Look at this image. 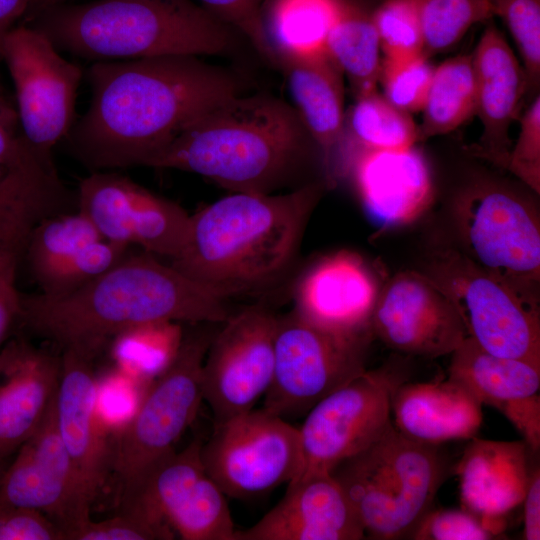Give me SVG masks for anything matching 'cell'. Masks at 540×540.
Here are the masks:
<instances>
[{"instance_id": "6da1fadb", "label": "cell", "mask_w": 540, "mask_h": 540, "mask_svg": "<svg viewBox=\"0 0 540 540\" xmlns=\"http://www.w3.org/2000/svg\"><path fill=\"white\" fill-rule=\"evenodd\" d=\"M91 99L63 140L85 167L145 166L191 121L242 94L240 77L200 56L93 62Z\"/></svg>"}, {"instance_id": "7a4b0ae2", "label": "cell", "mask_w": 540, "mask_h": 540, "mask_svg": "<svg viewBox=\"0 0 540 540\" xmlns=\"http://www.w3.org/2000/svg\"><path fill=\"white\" fill-rule=\"evenodd\" d=\"M230 297L146 252L126 255L68 294L22 296L19 321L62 350L93 360L109 340L143 325L223 323L231 315Z\"/></svg>"}, {"instance_id": "3957f363", "label": "cell", "mask_w": 540, "mask_h": 540, "mask_svg": "<svg viewBox=\"0 0 540 540\" xmlns=\"http://www.w3.org/2000/svg\"><path fill=\"white\" fill-rule=\"evenodd\" d=\"M314 154L320 157L291 104L242 93L191 121L145 166L195 173L232 192L270 194Z\"/></svg>"}, {"instance_id": "277c9868", "label": "cell", "mask_w": 540, "mask_h": 540, "mask_svg": "<svg viewBox=\"0 0 540 540\" xmlns=\"http://www.w3.org/2000/svg\"><path fill=\"white\" fill-rule=\"evenodd\" d=\"M304 184L284 194L233 192L190 215L172 266L231 296L275 278L289 263L326 187Z\"/></svg>"}, {"instance_id": "5b68a950", "label": "cell", "mask_w": 540, "mask_h": 540, "mask_svg": "<svg viewBox=\"0 0 540 540\" xmlns=\"http://www.w3.org/2000/svg\"><path fill=\"white\" fill-rule=\"evenodd\" d=\"M34 19L59 51L93 62L222 55L240 34L193 0H97L60 4Z\"/></svg>"}, {"instance_id": "8992f818", "label": "cell", "mask_w": 540, "mask_h": 540, "mask_svg": "<svg viewBox=\"0 0 540 540\" xmlns=\"http://www.w3.org/2000/svg\"><path fill=\"white\" fill-rule=\"evenodd\" d=\"M447 473L438 446L415 442L393 425L330 474L347 495L366 538L409 536L431 504Z\"/></svg>"}, {"instance_id": "52a82bcc", "label": "cell", "mask_w": 540, "mask_h": 540, "mask_svg": "<svg viewBox=\"0 0 540 540\" xmlns=\"http://www.w3.org/2000/svg\"><path fill=\"white\" fill-rule=\"evenodd\" d=\"M476 173L452 201L457 247L477 265L539 303L540 221L532 190Z\"/></svg>"}, {"instance_id": "ba28073f", "label": "cell", "mask_w": 540, "mask_h": 540, "mask_svg": "<svg viewBox=\"0 0 540 540\" xmlns=\"http://www.w3.org/2000/svg\"><path fill=\"white\" fill-rule=\"evenodd\" d=\"M453 304L484 350L540 367L539 303L486 271L457 247L432 250L420 271Z\"/></svg>"}, {"instance_id": "9c48e42d", "label": "cell", "mask_w": 540, "mask_h": 540, "mask_svg": "<svg viewBox=\"0 0 540 540\" xmlns=\"http://www.w3.org/2000/svg\"><path fill=\"white\" fill-rule=\"evenodd\" d=\"M212 336L184 337L171 362L158 373L136 412L111 444V471L120 497L135 489L150 470L174 451L195 420L201 402V371Z\"/></svg>"}, {"instance_id": "30bf717a", "label": "cell", "mask_w": 540, "mask_h": 540, "mask_svg": "<svg viewBox=\"0 0 540 540\" xmlns=\"http://www.w3.org/2000/svg\"><path fill=\"white\" fill-rule=\"evenodd\" d=\"M373 338L322 330L295 311L278 318L273 377L262 408L286 420L305 416L366 370Z\"/></svg>"}, {"instance_id": "8fae6325", "label": "cell", "mask_w": 540, "mask_h": 540, "mask_svg": "<svg viewBox=\"0 0 540 540\" xmlns=\"http://www.w3.org/2000/svg\"><path fill=\"white\" fill-rule=\"evenodd\" d=\"M0 60L6 63L14 83L24 141L42 161L55 164L53 149L76 120L81 67L64 58L44 33L24 25L6 34Z\"/></svg>"}, {"instance_id": "7c38bea8", "label": "cell", "mask_w": 540, "mask_h": 540, "mask_svg": "<svg viewBox=\"0 0 540 540\" xmlns=\"http://www.w3.org/2000/svg\"><path fill=\"white\" fill-rule=\"evenodd\" d=\"M203 465L222 492L246 499L294 481L302 465L299 428L264 408L215 423L201 446Z\"/></svg>"}, {"instance_id": "4fadbf2b", "label": "cell", "mask_w": 540, "mask_h": 540, "mask_svg": "<svg viewBox=\"0 0 540 540\" xmlns=\"http://www.w3.org/2000/svg\"><path fill=\"white\" fill-rule=\"evenodd\" d=\"M405 381L395 365L366 369L312 407L299 427L301 469L288 485L330 473L376 441L392 424V397Z\"/></svg>"}, {"instance_id": "5bb4252c", "label": "cell", "mask_w": 540, "mask_h": 540, "mask_svg": "<svg viewBox=\"0 0 540 540\" xmlns=\"http://www.w3.org/2000/svg\"><path fill=\"white\" fill-rule=\"evenodd\" d=\"M202 443L195 438L164 457L120 497V508L168 524L183 540H233L236 529L226 495L203 465Z\"/></svg>"}, {"instance_id": "9a60e30c", "label": "cell", "mask_w": 540, "mask_h": 540, "mask_svg": "<svg viewBox=\"0 0 540 540\" xmlns=\"http://www.w3.org/2000/svg\"><path fill=\"white\" fill-rule=\"evenodd\" d=\"M278 317L262 306L231 314L212 337L201 371L215 423L254 408L273 377Z\"/></svg>"}, {"instance_id": "2e32d148", "label": "cell", "mask_w": 540, "mask_h": 540, "mask_svg": "<svg viewBox=\"0 0 540 540\" xmlns=\"http://www.w3.org/2000/svg\"><path fill=\"white\" fill-rule=\"evenodd\" d=\"M77 204L100 234L113 243L137 245L171 260L182 251L190 215L126 176L92 172L80 181Z\"/></svg>"}, {"instance_id": "e0dca14e", "label": "cell", "mask_w": 540, "mask_h": 540, "mask_svg": "<svg viewBox=\"0 0 540 540\" xmlns=\"http://www.w3.org/2000/svg\"><path fill=\"white\" fill-rule=\"evenodd\" d=\"M374 338L399 353L437 358L467 337L451 301L420 271H401L381 287L371 318Z\"/></svg>"}, {"instance_id": "ac0fdd59", "label": "cell", "mask_w": 540, "mask_h": 540, "mask_svg": "<svg viewBox=\"0 0 540 540\" xmlns=\"http://www.w3.org/2000/svg\"><path fill=\"white\" fill-rule=\"evenodd\" d=\"M55 403L56 396L39 428L1 476L0 503L43 512L67 540L70 531L90 518V506L59 435Z\"/></svg>"}, {"instance_id": "d6986e66", "label": "cell", "mask_w": 540, "mask_h": 540, "mask_svg": "<svg viewBox=\"0 0 540 540\" xmlns=\"http://www.w3.org/2000/svg\"><path fill=\"white\" fill-rule=\"evenodd\" d=\"M25 248L41 293L60 296L118 264L127 255L128 247L105 239L77 210L41 218L31 229Z\"/></svg>"}, {"instance_id": "ffe728a7", "label": "cell", "mask_w": 540, "mask_h": 540, "mask_svg": "<svg viewBox=\"0 0 540 540\" xmlns=\"http://www.w3.org/2000/svg\"><path fill=\"white\" fill-rule=\"evenodd\" d=\"M365 260L349 250L322 258L301 280L294 311L322 330L346 336L372 334L371 318L380 292Z\"/></svg>"}, {"instance_id": "44dd1931", "label": "cell", "mask_w": 540, "mask_h": 540, "mask_svg": "<svg viewBox=\"0 0 540 540\" xmlns=\"http://www.w3.org/2000/svg\"><path fill=\"white\" fill-rule=\"evenodd\" d=\"M475 81V116L483 131L477 143L466 148L474 157L505 169L512 142L511 124L517 120L527 96L523 66L507 40L490 20L471 53Z\"/></svg>"}, {"instance_id": "7402d4cb", "label": "cell", "mask_w": 540, "mask_h": 540, "mask_svg": "<svg viewBox=\"0 0 540 540\" xmlns=\"http://www.w3.org/2000/svg\"><path fill=\"white\" fill-rule=\"evenodd\" d=\"M348 170L366 211L385 227L419 219L434 199V182L423 152L354 149Z\"/></svg>"}, {"instance_id": "603a6c76", "label": "cell", "mask_w": 540, "mask_h": 540, "mask_svg": "<svg viewBox=\"0 0 540 540\" xmlns=\"http://www.w3.org/2000/svg\"><path fill=\"white\" fill-rule=\"evenodd\" d=\"M56 394L58 432L85 502L91 506L111 470V444L100 430L92 360L62 350Z\"/></svg>"}, {"instance_id": "cb8c5ba5", "label": "cell", "mask_w": 540, "mask_h": 540, "mask_svg": "<svg viewBox=\"0 0 540 540\" xmlns=\"http://www.w3.org/2000/svg\"><path fill=\"white\" fill-rule=\"evenodd\" d=\"M363 527L337 480L316 474L287 485L284 497L233 540H360Z\"/></svg>"}, {"instance_id": "d4e9b609", "label": "cell", "mask_w": 540, "mask_h": 540, "mask_svg": "<svg viewBox=\"0 0 540 540\" xmlns=\"http://www.w3.org/2000/svg\"><path fill=\"white\" fill-rule=\"evenodd\" d=\"M521 441L472 438L456 466L461 507L476 516L495 537L506 528V517L522 504L532 473Z\"/></svg>"}, {"instance_id": "484cf974", "label": "cell", "mask_w": 540, "mask_h": 540, "mask_svg": "<svg viewBox=\"0 0 540 540\" xmlns=\"http://www.w3.org/2000/svg\"><path fill=\"white\" fill-rule=\"evenodd\" d=\"M61 360L22 337L0 349V461L41 425L55 396Z\"/></svg>"}, {"instance_id": "4316f807", "label": "cell", "mask_w": 540, "mask_h": 540, "mask_svg": "<svg viewBox=\"0 0 540 540\" xmlns=\"http://www.w3.org/2000/svg\"><path fill=\"white\" fill-rule=\"evenodd\" d=\"M293 107L315 142L327 186H333L344 129L343 74L325 51L280 58Z\"/></svg>"}, {"instance_id": "83f0119b", "label": "cell", "mask_w": 540, "mask_h": 540, "mask_svg": "<svg viewBox=\"0 0 540 540\" xmlns=\"http://www.w3.org/2000/svg\"><path fill=\"white\" fill-rule=\"evenodd\" d=\"M394 427L419 443L436 445L474 438L482 424L481 403L447 378L400 384L391 401Z\"/></svg>"}, {"instance_id": "f1b7e54d", "label": "cell", "mask_w": 540, "mask_h": 540, "mask_svg": "<svg viewBox=\"0 0 540 540\" xmlns=\"http://www.w3.org/2000/svg\"><path fill=\"white\" fill-rule=\"evenodd\" d=\"M448 378L468 390L481 405H502L537 394L540 367L494 355L467 336L451 353Z\"/></svg>"}, {"instance_id": "f546056e", "label": "cell", "mask_w": 540, "mask_h": 540, "mask_svg": "<svg viewBox=\"0 0 540 540\" xmlns=\"http://www.w3.org/2000/svg\"><path fill=\"white\" fill-rule=\"evenodd\" d=\"M373 8L361 0H341L325 53L346 76L356 98L377 90L381 61Z\"/></svg>"}, {"instance_id": "4dcf8cb0", "label": "cell", "mask_w": 540, "mask_h": 540, "mask_svg": "<svg viewBox=\"0 0 540 540\" xmlns=\"http://www.w3.org/2000/svg\"><path fill=\"white\" fill-rule=\"evenodd\" d=\"M341 0H268L262 7L264 32L275 57L309 56L325 51Z\"/></svg>"}, {"instance_id": "1f68e13d", "label": "cell", "mask_w": 540, "mask_h": 540, "mask_svg": "<svg viewBox=\"0 0 540 540\" xmlns=\"http://www.w3.org/2000/svg\"><path fill=\"white\" fill-rule=\"evenodd\" d=\"M421 111L418 142L451 133L475 116L471 54L451 57L435 67Z\"/></svg>"}, {"instance_id": "d6a6232c", "label": "cell", "mask_w": 540, "mask_h": 540, "mask_svg": "<svg viewBox=\"0 0 540 540\" xmlns=\"http://www.w3.org/2000/svg\"><path fill=\"white\" fill-rule=\"evenodd\" d=\"M346 140L354 149H404L418 142V125L375 90L356 98L345 113L342 142Z\"/></svg>"}, {"instance_id": "836d02e7", "label": "cell", "mask_w": 540, "mask_h": 540, "mask_svg": "<svg viewBox=\"0 0 540 540\" xmlns=\"http://www.w3.org/2000/svg\"><path fill=\"white\" fill-rule=\"evenodd\" d=\"M417 6L428 57L447 51L473 25L494 17L490 0H417Z\"/></svg>"}, {"instance_id": "e575fe53", "label": "cell", "mask_w": 540, "mask_h": 540, "mask_svg": "<svg viewBox=\"0 0 540 540\" xmlns=\"http://www.w3.org/2000/svg\"><path fill=\"white\" fill-rule=\"evenodd\" d=\"M372 18L384 59H405L424 53L417 0H383L373 8Z\"/></svg>"}, {"instance_id": "d590c367", "label": "cell", "mask_w": 540, "mask_h": 540, "mask_svg": "<svg viewBox=\"0 0 540 540\" xmlns=\"http://www.w3.org/2000/svg\"><path fill=\"white\" fill-rule=\"evenodd\" d=\"M494 16L500 17L520 54L531 97L540 83V0H490Z\"/></svg>"}, {"instance_id": "8d00e7d4", "label": "cell", "mask_w": 540, "mask_h": 540, "mask_svg": "<svg viewBox=\"0 0 540 540\" xmlns=\"http://www.w3.org/2000/svg\"><path fill=\"white\" fill-rule=\"evenodd\" d=\"M429 59L425 53L398 60L383 58L378 83L384 98L406 113L421 111L435 70Z\"/></svg>"}, {"instance_id": "74e56055", "label": "cell", "mask_w": 540, "mask_h": 540, "mask_svg": "<svg viewBox=\"0 0 540 540\" xmlns=\"http://www.w3.org/2000/svg\"><path fill=\"white\" fill-rule=\"evenodd\" d=\"M70 199V192L60 183L0 211V246L27 240L31 229L41 218L61 212Z\"/></svg>"}, {"instance_id": "f35d334b", "label": "cell", "mask_w": 540, "mask_h": 540, "mask_svg": "<svg viewBox=\"0 0 540 540\" xmlns=\"http://www.w3.org/2000/svg\"><path fill=\"white\" fill-rule=\"evenodd\" d=\"M174 531L133 511L120 512L102 521L90 518L69 532L67 540H169Z\"/></svg>"}, {"instance_id": "ab89813d", "label": "cell", "mask_w": 540, "mask_h": 540, "mask_svg": "<svg viewBox=\"0 0 540 540\" xmlns=\"http://www.w3.org/2000/svg\"><path fill=\"white\" fill-rule=\"evenodd\" d=\"M520 129L505 170L535 194L540 193V97H533L519 117Z\"/></svg>"}, {"instance_id": "60d3db41", "label": "cell", "mask_w": 540, "mask_h": 540, "mask_svg": "<svg viewBox=\"0 0 540 540\" xmlns=\"http://www.w3.org/2000/svg\"><path fill=\"white\" fill-rule=\"evenodd\" d=\"M414 540H490L495 536L463 509L429 510L410 532Z\"/></svg>"}, {"instance_id": "b9f144b4", "label": "cell", "mask_w": 540, "mask_h": 540, "mask_svg": "<svg viewBox=\"0 0 540 540\" xmlns=\"http://www.w3.org/2000/svg\"><path fill=\"white\" fill-rule=\"evenodd\" d=\"M215 16L245 36L257 52L276 65L262 20L263 0H199Z\"/></svg>"}, {"instance_id": "7bdbcfd3", "label": "cell", "mask_w": 540, "mask_h": 540, "mask_svg": "<svg viewBox=\"0 0 540 540\" xmlns=\"http://www.w3.org/2000/svg\"><path fill=\"white\" fill-rule=\"evenodd\" d=\"M0 540H66L60 526L43 512L0 503Z\"/></svg>"}, {"instance_id": "ee69618b", "label": "cell", "mask_w": 540, "mask_h": 540, "mask_svg": "<svg viewBox=\"0 0 540 540\" xmlns=\"http://www.w3.org/2000/svg\"><path fill=\"white\" fill-rule=\"evenodd\" d=\"M26 241L0 246V349L21 314V298L16 288V272Z\"/></svg>"}, {"instance_id": "f6af8a7d", "label": "cell", "mask_w": 540, "mask_h": 540, "mask_svg": "<svg viewBox=\"0 0 540 540\" xmlns=\"http://www.w3.org/2000/svg\"><path fill=\"white\" fill-rule=\"evenodd\" d=\"M59 175L38 160L9 168L0 183V211L53 185Z\"/></svg>"}, {"instance_id": "bcb514c9", "label": "cell", "mask_w": 540, "mask_h": 540, "mask_svg": "<svg viewBox=\"0 0 540 540\" xmlns=\"http://www.w3.org/2000/svg\"><path fill=\"white\" fill-rule=\"evenodd\" d=\"M35 157L22 137L16 109L0 95V164L12 168Z\"/></svg>"}, {"instance_id": "7dc6e473", "label": "cell", "mask_w": 540, "mask_h": 540, "mask_svg": "<svg viewBox=\"0 0 540 540\" xmlns=\"http://www.w3.org/2000/svg\"><path fill=\"white\" fill-rule=\"evenodd\" d=\"M500 411L522 436L528 448L536 453L540 448V397L539 393L508 402Z\"/></svg>"}, {"instance_id": "c3c4849f", "label": "cell", "mask_w": 540, "mask_h": 540, "mask_svg": "<svg viewBox=\"0 0 540 540\" xmlns=\"http://www.w3.org/2000/svg\"><path fill=\"white\" fill-rule=\"evenodd\" d=\"M523 504V538L540 539V471L534 467L526 489Z\"/></svg>"}, {"instance_id": "681fc988", "label": "cell", "mask_w": 540, "mask_h": 540, "mask_svg": "<svg viewBox=\"0 0 540 540\" xmlns=\"http://www.w3.org/2000/svg\"><path fill=\"white\" fill-rule=\"evenodd\" d=\"M33 0H0V49L6 34L26 14Z\"/></svg>"}, {"instance_id": "f907efd6", "label": "cell", "mask_w": 540, "mask_h": 540, "mask_svg": "<svg viewBox=\"0 0 540 540\" xmlns=\"http://www.w3.org/2000/svg\"><path fill=\"white\" fill-rule=\"evenodd\" d=\"M66 1L68 0H33L26 12V15H29L32 19H34L43 11L51 7L63 4Z\"/></svg>"}, {"instance_id": "816d5d0a", "label": "cell", "mask_w": 540, "mask_h": 540, "mask_svg": "<svg viewBox=\"0 0 540 540\" xmlns=\"http://www.w3.org/2000/svg\"><path fill=\"white\" fill-rule=\"evenodd\" d=\"M8 170H9V168H7L6 166L0 164V183L4 179V177L6 176Z\"/></svg>"}]
</instances>
